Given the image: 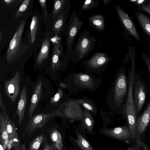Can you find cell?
I'll use <instances>...</instances> for the list:
<instances>
[{"label":"cell","instance_id":"e575fe53","mask_svg":"<svg viewBox=\"0 0 150 150\" xmlns=\"http://www.w3.org/2000/svg\"><path fill=\"white\" fill-rule=\"evenodd\" d=\"M44 141L43 148L42 150H59L54 144L52 145L48 144L46 137H45Z\"/></svg>","mask_w":150,"mask_h":150},{"label":"cell","instance_id":"2e32d148","mask_svg":"<svg viewBox=\"0 0 150 150\" xmlns=\"http://www.w3.org/2000/svg\"><path fill=\"white\" fill-rule=\"evenodd\" d=\"M42 81L40 80L34 87L28 112L29 118L32 116L34 111L41 97L42 92Z\"/></svg>","mask_w":150,"mask_h":150},{"label":"cell","instance_id":"1f68e13d","mask_svg":"<svg viewBox=\"0 0 150 150\" xmlns=\"http://www.w3.org/2000/svg\"><path fill=\"white\" fill-rule=\"evenodd\" d=\"M30 1V0H25L23 1L15 14V18H18L21 16L27 9Z\"/></svg>","mask_w":150,"mask_h":150},{"label":"cell","instance_id":"30bf717a","mask_svg":"<svg viewBox=\"0 0 150 150\" xmlns=\"http://www.w3.org/2000/svg\"><path fill=\"white\" fill-rule=\"evenodd\" d=\"M20 74L16 72L13 77L5 83V91L7 96L13 103L15 102L20 93Z\"/></svg>","mask_w":150,"mask_h":150},{"label":"cell","instance_id":"d6986e66","mask_svg":"<svg viewBox=\"0 0 150 150\" xmlns=\"http://www.w3.org/2000/svg\"><path fill=\"white\" fill-rule=\"evenodd\" d=\"M89 25L100 32L103 31L105 28V19L102 14L94 15L88 18Z\"/></svg>","mask_w":150,"mask_h":150},{"label":"cell","instance_id":"5b68a950","mask_svg":"<svg viewBox=\"0 0 150 150\" xmlns=\"http://www.w3.org/2000/svg\"><path fill=\"white\" fill-rule=\"evenodd\" d=\"M83 22L80 20L77 13L74 11L70 15L66 28L65 35L66 39L65 43L67 52L71 55L73 50V46L75 39L81 29Z\"/></svg>","mask_w":150,"mask_h":150},{"label":"cell","instance_id":"7c38bea8","mask_svg":"<svg viewBox=\"0 0 150 150\" xmlns=\"http://www.w3.org/2000/svg\"><path fill=\"white\" fill-rule=\"evenodd\" d=\"M150 124V99L143 112L136 118V132L142 134Z\"/></svg>","mask_w":150,"mask_h":150},{"label":"cell","instance_id":"836d02e7","mask_svg":"<svg viewBox=\"0 0 150 150\" xmlns=\"http://www.w3.org/2000/svg\"><path fill=\"white\" fill-rule=\"evenodd\" d=\"M63 94V92L61 88H59L54 96L50 99V102L52 104H54L57 102L61 99Z\"/></svg>","mask_w":150,"mask_h":150},{"label":"cell","instance_id":"d6a6232c","mask_svg":"<svg viewBox=\"0 0 150 150\" xmlns=\"http://www.w3.org/2000/svg\"><path fill=\"white\" fill-rule=\"evenodd\" d=\"M137 10L138 11L144 12L150 15V0H145L142 5L137 6Z\"/></svg>","mask_w":150,"mask_h":150},{"label":"cell","instance_id":"6da1fadb","mask_svg":"<svg viewBox=\"0 0 150 150\" xmlns=\"http://www.w3.org/2000/svg\"><path fill=\"white\" fill-rule=\"evenodd\" d=\"M131 67L128 74V90L127 98L122 108V115L127 120L131 133V138L136 137V120L137 118L134 101L133 88L135 70L136 52L134 48L129 50Z\"/></svg>","mask_w":150,"mask_h":150},{"label":"cell","instance_id":"9a60e30c","mask_svg":"<svg viewBox=\"0 0 150 150\" xmlns=\"http://www.w3.org/2000/svg\"><path fill=\"white\" fill-rule=\"evenodd\" d=\"M110 59L109 57L105 53H97L88 60V64L92 68H99L107 64Z\"/></svg>","mask_w":150,"mask_h":150},{"label":"cell","instance_id":"44dd1931","mask_svg":"<svg viewBox=\"0 0 150 150\" xmlns=\"http://www.w3.org/2000/svg\"><path fill=\"white\" fill-rule=\"evenodd\" d=\"M50 41L48 38H46L43 41L40 51L36 59V62L41 64L48 56L49 51Z\"/></svg>","mask_w":150,"mask_h":150},{"label":"cell","instance_id":"d590c367","mask_svg":"<svg viewBox=\"0 0 150 150\" xmlns=\"http://www.w3.org/2000/svg\"><path fill=\"white\" fill-rule=\"evenodd\" d=\"M142 56L150 74V57L146 54L142 53Z\"/></svg>","mask_w":150,"mask_h":150},{"label":"cell","instance_id":"83f0119b","mask_svg":"<svg viewBox=\"0 0 150 150\" xmlns=\"http://www.w3.org/2000/svg\"><path fill=\"white\" fill-rule=\"evenodd\" d=\"M38 20L36 16H33L30 25V40L32 43H33L35 40L36 32L38 26Z\"/></svg>","mask_w":150,"mask_h":150},{"label":"cell","instance_id":"bcb514c9","mask_svg":"<svg viewBox=\"0 0 150 150\" xmlns=\"http://www.w3.org/2000/svg\"><path fill=\"white\" fill-rule=\"evenodd\" d=\"M22 1V0H19L17 1V2L16 3L15 5H17Z\"/></svg>","mask_w":150,"mask_h":150},{"label":"cell","instance_id":"ba28073f","mask_svg":"<svg viewBox=\"0 0 150 150\" xmlns=\"http://www.w3.org/2000/svg\"><path fill=\"white\" fill-rule=\"evenodd\" d=\"M62 110L63 117L74 120H83V112L77 101L70 100L63 103Z\"/></svg>","mask_w":150,"mask_h":150},{"label":"cell","instance_id":"9c48e42d","mask_svg":"<svg viewBox=\"0 0 150 150\" xmlns=\"http://www.w3.org/2000/svg\"><path fill=\"white\" fill-rule=\"evenodd\" d=\"M26 21H22L11 39L7 53V59L10 61L15 56L21 44Z\"/></svg>","mask_w":150,"mask_h":150},{"label":"cell","instance_id":"7402d4cb","mask_svg":"<svg viewBox=\"0 0 150 150\" xmlns=\"http://www.w3.org/2000/svg\"><path fill=\"white\" fill-rule=\"evenodd\" d=\"M62 50L60 49V47L54 45L53 48L51 67L52 70L55 68L57 69L60 66L61 64L59 61V56L62 53Z\"/></svg>","mask_w":150,"mask_h":150},{"label":"cell","instance_id":"cb8c5ba5","mask_svg":"<svg viewBox=\"0 0 150 150\" xmlns=\"http://www.w3.org/2000/svg\"><path fill=\"white\" fill-rule=\"evenodd\" d=\"M83 122L87 131L89 132H92L94 124L93 118L89 110L85 109L83 111Z\"/></svg>","mask_w":150,"mask_h":150},{"label":"cell","instance_id":"277c9868","mask_svg":"<svg viewBox=\"0 0 150 150\" xmlns=\"http://www.w3.org/2000/svg\"><path fill=\"white\" fill-rule=\"evenodd\" d=\"M148 89L144 81L138 75H135L133 93L137 117L139 115L146 100Z\"/></svg>","mask_w":150,"mask_h":150},{"label":"cell","instance_id":"4dcf8cb0","mask_svg":"<svg viewBox=\"0 0 150 150\" xmlns=\"http://www.w3.org/2000/svg\"><path fill=\"white\" fill-rule=\"evenodd\" d=\"M78 103L84 107L85 109L92 112L95 113L96 112L94 105L90 102L88 100L77 99L76 100Z\"/></svg>","mask_w":150,"mask_h":150},{"label":"cell","instance_id":"3957f363","mask_svg":"<svg viewBox=\"0 0 150 150\" xmlns=\"http://www.w3.org/2000/svg\"><path fill=\"white\" fill-rule=\"evenodd\" d=\"M96 42L94 36H91L86 30L81 33L72 50L73 59H81L86 57L93 50Z\"/></svg>","mask_w":150,"mask_h":150},{"label":"cell","instance_id":"7a4b0ae2","mask_svg":"<svg viewBox=\"0 0 150 150\" xmlns=\"http://www.w3.org/2000/svg\"><path fill=\"white\" fill-rule=\"evenodd\" d=\"M129 78L125 66L117 73L113 83L112 100L118 112L122 115V108L127 100L128 90Z\"/></svg>","mask_w":150,"mask_h":150},{"label":"cell","instance_id":"ffe728a7","mask_svg":"<svg viewBox=\"0 0 150 150\" xmlns=\"http://www.w3.org/2000/svg\"><path fill=\"white\" fill-rule=\"evenodd\" d=\"M74 82L82 87L90 88L93 85L92 78L88 75L79 74H76L74 79Z\"/></svg>","mask_w":150,"mask_h":150},{"label":"cell","instance_id":"b9f144b4","mask_svg":"<svg viewBox=\"0 0 150 150\" xmlns=\"http://www.w3.org/2000/svg\"><path fill=\"white\" fill-rule=\"evenodd\" d=\"M130 58L129 55V52L126 55L124 60V62L125 63H128L129 59Z\"/></svg>","mask_w":150,"mask_h":150},{"label":"cell","instance_id":"ab89813d","mask_svg":"<svg viewBox=\"0 0 150 150\" xmlns=\"http://www.w3.org/2000/svg\"><path fill=\"white\" fill-rule=\"evenodd\" d=\"M0 107L1 109L2 110V112H6L5 106L4 105L2 100V99L1 93H0Z\"/></svg>","mask_w":150,"mask_h":150},{"label":"cell","instance_id":"8fae6325","mask_svg":"<svg viewBox=\"0 0 150 150\" xmlns=\"http://www.w3.org/2000/svg\"><path fill=\"white\" fill-rule=\"evenodd\" d=\"M5 121L9 140L14 150H22L19 136L14 122L10 119L6 112H2Z\"/></svg>","mask_w":150,"mask_h":150},{"label":"cell","instance_id":"f35d334b","mask_svg":"<svg viewBox=\"0 0 150 150\" xmlns=\"http://www.w3.org/2000/svg\"><path fill=\"white\" fill-rule=\"evenodd\" d=\"M129 1L137 6L142 4L145 0H128Z\"/></svg>","mask_w":150,"mask_h":150},{"label":"cell","instance_id":"f1b7e54d","mask_svg":"<svg viewBox=\"0 0 150 150\" xmlns=\"http://www.w3.org/2000/svg\"><path fill=\"white\" fill-rule=\"evenodd\" d=\"M45 138L43 134L37 136L30 143L28 150H38Z\"/></svg>","mask_w":150,"mask_h":150},{"label":"cell","instance_id":"4316f807","mask_svg":"<svg viewBox=\"0 0 150 150\" xmlns=\"http://www.w3.org/2000/svg\"><path fill=\"white\" fill-rule=\"evenodd\" d=\"M77 139L74 142L83 150H95L91 145L81 135L77 133Z\"/></svg>","mask_w":150,"mask_h":150},{"label":"cell","instance_id":"5bb4252c","mask_svg":"<svg viewBox=\"0 0 150 150\" xmlns=\"http://www.w3.org/2000/svg\"><path fill=\"white\" fill-rule=\"evenodd\" d=\"M0 141L4 150H10L13 147L9 139L4 118L1 112L0 113Z\"/></svg>","mask_w":150,"mask_h":150},{"label":"cell","instance_id":"74e56055","mask_svg":"<svg viewBox=\"0 0 150 150\" xmlns=\"http://www.w3.org/2000/svg\"><path fill=\"white\" fill-rule=\"evenodd\" d=\"M51 40L53 43L54 45L61 47V40L57 35H56L52 38Z\"/></svg>","mask_w":150,"mask_h":150},{"label":"cell","instance_id":"484cf974","mask_svg":"<svg viewBox=\"0 0 150 150\" xmlns=\"http://www.w3.org/2000/svg\"><path fill=\"white\" fill-rule=\"evenodd\" d=\"M65 0H55L54 2L52 14L54 18L57 16L62 12L64 6L69 1Z\"/></svg>","mask_w":150,"mask_h":150},{"label":"cell","instance_id":"8992f818","mask_svg":"<svg viewBox=\"0 0 150 150\" xmlns=\"http://www.w3.org/2000/svg\"><path fill=\"white\" fill-rule=\"evenodd\" d=\"M63 104L61 105L59 109L48 113H38L29 118L24 134L25 132L30 135L37 129L43 128L47 122L51 118L56 116L63 117L62 111Z\"/></svg>","mask_w":150,"mask_h":150},{"label":"cell","instance_id":"603a6c76","mask_svg":"<svg viewBox=\"0 0 150 150\" xmlns=\"http://www.w3.org/2000/svg\"><path fill=\"white\" fill-rule=\"evenodd\" d=\"M65 12H61L57 16L53 24V30L55 33L59 32L64 26L66 19Z\"/></svg>","mask_w":150,"mask_h":150},{"label":"cell","instance_id":"52a82bcc","mask_svg":"<svg viewBox=\"0 0 150 150\" xmlns=\"http://www.w3.org/2000/svg\"><path fill=\"white\" fill-rule=\"evenodd\" d=\"M115 6L119 19L127 33L141 42V39L136 28L128 14L121 8L120 5H115Z\"/></svg>","mask_w":150,"mask_h":150},{"label":"cell","instance_id":"7bdbcfd3","mask_svg":"<svg viewBox=\"0 0 150 150\" xmlns=\"http://www.w3.org/2000/svg\"><path fill=\"white\" fill-rule=\"evenodd\" d=\"M104 3V6H106L108 5L110 2L111 1V0H102Z\"/></svg>","mask_w":150,"mask_h":150},{"label":"cell","instance_id":"f6af8a7d","mask_svg":"<svg viewBox=\"0 0 150 150\" xmlns=\"http://www.w3.org/2000/svg\"><path fill=\"white\" fill-rule=\"evenodd\" d=\"M21 147L22 150H25V146L24 144H21Z\"/></svg>","mask_w":150,"mask_h":150},{"label":"cell","instance_id":"f546056e","mask_svg":"<svg viewBox=\"0 0 150 150\" xmlns=\"http://www.w3.org/2000/svg\"><path fill=\"white\" fill-rule=\"evenodd\" d=\"M100 3L98 0H87L83 1L81 8L84 11L92 10L93 8H97Z\"/></svg>","mask_w":150,"mask_h":150},{"label":"cell","instance_id":"60d3db41","mask_svg":"<svg viewBox=\"0 0 150 150\" xmlns=\"http://www.w3.org/2000/svg\"><path fill=\"white\" fill-rule=\"evenodd\" d=\"M17 1L16 0H4V1L5 5L10 6L12 5L15 2Z\"/></svg>","mask_w":150,"mask_h":150},{"label":"cell","instance_id":"d4e9b609","mask_svg":"<svg viewBox=\"0 0 150 150\" xmlns=\"http://www.w3.org/2000/svg\"><path fill=\"white\" fill-rule=\"evenodd\" d=\"M50 137L52 142L59 150H62V139L60 133L56 129H53L50 132Z\"/></svg>","mask_w":150,"mask_h":150},{"label":"cell","instance_id":"ac0fdd59","mask_svg":"<svg viewBox=\"0 0 150 150\" xmlns=\"http://www.w3.org/2000/svg\"><path fill=\"white\" fill-rule=\"evenodd\" d=\"M135 15L143 31L150 37V18L143 12L139 11H135Z\"/></svg>","mask_w":150,"mask_h":150},{"label":"cell","instance_id":"e0dca14e","mask_svg":"<svg viewBox=\"0 0 150 150\" xmlns=\"http://www.w3.org/2000/svg\"><path fill=\"white\" fill-rule=\"evenodd\" d=\"M27 100L26 88L25 86L23 87L21 93L16 111V115H18V117L19 125L21 124L23 119Z\"/></svg>","mask_w":150,"mask_h":150},{"label":"cell","instance_id":"4fadbf2b","mask_svg":"<svg viewBox=\"0 0 150 150\" xmlns=\"http://www.w3.org/2000/svg\"><path fill=\"white\" fill-rule=\"evenodd\" d=\"M104 134L113 138L125 140L131 138L129 127L123 126L113 129H106L103 131Z\"/></svg>","mask_w":150,"mask_h":150},{"label":"cell","instance_id":"8d00e7d4","mask_svg":"<svg viewBox=\"0 0 150 150\" xmlns=\"http://www.w3.org/2000/svg\"><path fill=\"white\" fill-rule=\"evenodd\" d=\"M38 1L41 6L42 12L44 13V15L46 16L47 15V12L46 5L47 1L39 0Z\"/></svg>","mask_w":150,"mask_h":150},{"label":"cell","instance_id":"ee69618b","mask_svg":"<svg viewBox=\"0 0 150 150\" xmlns=\"http://www.w3.org/2000/svg\"><path fill=\"white\" fill-rule=\"evenodd\" d=\"M60 86L64 88H66L67 87V86L64 83H61L59 84Z\"/></svg>","mask_w":150,"mask_h":150}]
</instances>
